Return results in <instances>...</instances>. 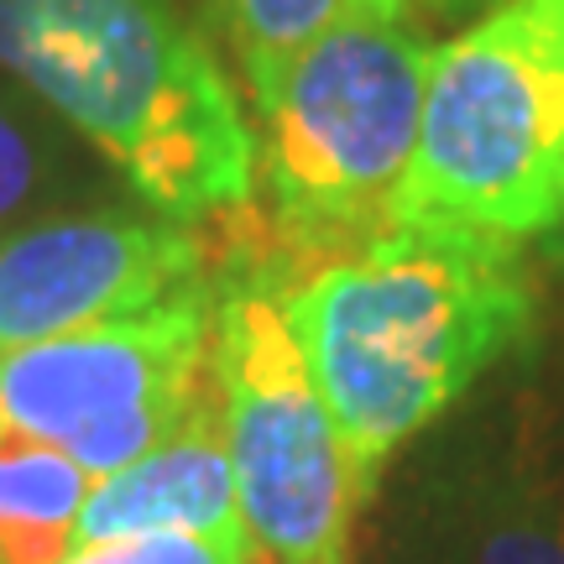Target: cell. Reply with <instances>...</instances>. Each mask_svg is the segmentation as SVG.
Segmentation results:
<instances>
[{
  "label": "cell",
  "instance_id": "1",
  "mask_svg": "<svg viewBox=\"0 0 564 564\" xmlns=\"http://www.w3.org/2000/svg\"><path fill=\"white\" fill-rule=\"evenodd\" d=\"M278 293L366 497L413 434L533 335L518 241L449 220H392Z\"/></svg>",
  "mask_w": 564,
  "mask_h": 564
},
{
  "label": "cell",
  "instance_id": "2",
  "mask_svg": "<svg viewBox=\"0 0 564 564\" xmlns=\"http://www.w3.org/2000/svg\"><path fill=\"white\" fill-rule=\"evenodd\" d=\"M0 68L167 220L257 194V131L173 0H0Z\"/></svg>",
  "mask_w": 564,
  "mask_h": 564
},
{
  "label": "cell",
  "instance_id": "3",
  "mask_svg": "<svg viewBox=\"0 0 564 564\" xmlns=\"http://www.w3.org/2000/svg\"><path fill=\"white\" fill-rule=\"evenodd\" d=\"M429 53L408 21L345 11L257 100V173L299 246H350L398 220Z\"/></svg>",
  "mask_w": 564,
  "mask_h": 564
},
{
  "label": "cell",
  "instance_id": "4",
  "mask_svg": "<svg viewBox=\"0 0 564 564\" xmlns=\"http://www.w3.org/2000/svg\"><path fill=\"white\" fill-rule=\"evenodd\" d=\"M564 199V26L507 0L429 53L398 220L539 236Z\"/></svg>",
  "mask_w": 564,
  "mask_h": 564
},
{
  "label": "cell",
  "instance_id": "5",
  "mask_svg": "<svg viewBox=\"0 0 564 564\" xmlns=\"http://www.w3.org/2000/svg\"><path fill=\"white\" fill-rule=\"evenodd\" d=\"M215 377L257 564H345L366 491L267 278L230 288L215 308Z\"/></svg>",
  "mask_w": 564,
  "mask_h": 564
},
{
  "label": "cell",
  "instance_id": "6",
  "mask_svg": "<svg viewBox=\"0 0 564 564\" xmlns=\"http://www.w3.org/2000/svg\"><path fill=\"white\" fill-rule=\"evenodd\" d=\"M215 382L209 299L0 356V429L63 449L89 481L141 460Z\"/></svg>",
  "mask_w": 564,
  "mask_h": 564
},
{
  "label": "cell",
  "instance_id": "7",
  "mask_svg": "<svg viewBox=\"0 0 564 564\" xmlns=\"http://www.w3.org/2000/svg\"><path fill=\"white\" fill-rule=\"evenodd\" d=\"M204 299V246L167 215H42L0 241V356Z\"/></svg>",
  "mask_w": 564,
  "mask_h": 564
},
{
  "label": "cell",
  "instance_id": "8",
  "mask_svg": "<svg viewBox=\"0 0 564 564\" xmlns=\"http://www.w3.org/2000/svg\"><path fill=\"white\" fill-rule=\"evenodd\" d=\"M147 533H246L230 470L220 377L204 387L183 423L141 460L89 486L74 549H100Z\"/></svg>",
  "mask_w": 564,
  "mask_h": 564
},
{
  "label": "cell",
  "instance_id": "9",
  "mask_svg": "<svg viewBox=\"0 0 564 564\" xmlns=\"http://www.w3.org/2000/svg\"><path fill=\"white\" fill-rule=\"evenodd\" d=\"M455 564H564V476L518 444L507 465H476L455 502Z\"/></svg>",
  "mask_w": 564,
  "mask_h": 564
},
{
  "label": "cell",
  "instance_id": "10",
  "mask_svg": "<svg viewBox=\"0 0 564 564\" xmlns=\"http://www.w3.org/2000/svg\"><path fill=\"white\" fill-rule=\"evenodd\" d=\"M89 476L63 449L0 429V564H63Z\"/></svg>",
  "mask_w": 564,
  "mask_h": 564
},
{
  "label": "cell",
  "instance_id": "11",
  "mask_svg": "<svg viewBox=\"0 0 564 564\" xmlns=\"http://www.w3.org/2000/svg\"><path fill=\"white\" fill-rule=\"evenodd\" d=\"M209 6H215V21L225 26L230 47L241 53L257 100L329 21L350 11V0H209Z\"/></svg>",
  "mask_w": 564,
  "mask_h": 564
},
{
  "label": "cell",
  "instance_id": "12",
  "mask_svg": "<svg viewBox=\"0 0 564 564\" xmlns=\"http://www.w3.org/2000/svg\"><path fill=\"white\" fill-rule=\"evenodd\" d=\"M63 564H257L246 533H147L100 549H74Z\"/></svg>",
  "mask_w": 564,
  "mask_h": 564
},
{
  "label": "cell",
  "instance_id": "13",
  "mask_svg": "<svg viewBox=\"0 0 564 564\" xmlns=\"http://www.w3.org/2000/svg\"><path fill=\"white\" fill-rule=\"evenodd\" d=\"M42 183H47V158H42L37 137L0 100V241L17 236L21 225L42 220Z\"/></svg>",
  "mask_w": 564,
  "mask_h": 564
},
{
  "label": "cell",
  "instance_id": "14",
  "mask_svg": "<svg viewBox=\"0 0 564 564\" xmlns=\"http://www.w3.org/2000/svg\"><path fill=\"white\" fill-rule=\"evenodd\" d=\"M507 0H413V11H423L429 21H460V17H486Z\"/></svg>",
  "mask_w": 564,
  "mask_h": 564
},
{
  "label": "cell",
  "instance_id": "15",
  "mask_svg": "<svg viewBox=\"0 0 564 564\" xmlns=\"http://www.w3.org/2000/svg\"><path fill=\"white\" fill-rule=\"evenodd\" d=\"M350 11L387 17V21H408V26H413V0H350Z\"/></svg>",
  "mask_w": 564,
  "mask_h": 564
},
{
  "label": "cell",
  "instance_id": "16",
  "mask_svg": "<svg viewBox=\"0 0 564 564\" xmlns=\"http://www.w3.org/2000/svg\"><path fill=\"white\" fill-rule=\"evenodd\" d=\"M539 246H544L549 262H554V267L564 272V199H560V215H554V220H549L544 230H539Z\"/></svg>",
  "mask_w": 564,
  "mask_h": 564
},
{
  "label": "cell",
  "instance_id": "17",
  "mask_svg": "<svg viewBox=\"0 0 564 564\" xmlns=\"http://www.w3.org/2000/svg\"><path fill=\"white\" fill-rule=\"evenodd\" d=\"M533 6H539V11H549L554 21H564V0H533Z\"/></svg>",
  "mask_w": 564,
  "mask_h": 564
}]
</instances>
